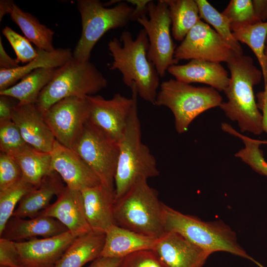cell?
<instances>
[{
  "label": "cell",
  "instance_id": "6da1fadb",
  "mask_svg": "<svg viewBox=\"0 0 267 267\" xmlns=\"http://www.w3.org/2000/svg\"><path fill=\"white\" fill-rule=\"evenodd\" d=\"M226 63L230 76L223 92L227 100L220 107L230 120L237 123L241 132L260 135L264 132L263 118L254 87L261 82L262 72L251 56L244 54H235Z\"/></svg>",
  "mask_w": 267,
  "mask_h": 267
},
{
  "label": "cell",
  "instance_id": "7a4b0ae2",
  "mask_svg": "<svg viewBox=\"0 0 267 267\" xmlns=\"http://www.w3.org/2000/svg\"><path fill=\"white\" fill-rule=\"evenodd\" d=\"M113 58L110 70H118L123 83L131 88L135 85L138 95L154 105L160 85V76L147 57L149 41L144 29L133 38L128 31L122 32L120 41L114 38L108 43Z\"/></svg>",
  "mask_w": 267,
  "mask_h": 267
},
{
  "label": "cell",
  "instance_id": "3957f363",
  "mask_svg": "<svg viewBox=\"0 0 267 267\" xmlns=\"http://www.w3.org/2000/svg\"><path fill=\"white\" fill-rule=\"evenodd\" d=\"M131 89L133 105L125 131L119 142L114 180L115 200L122 197L138 179H147L159 175L155 157L142 141L137 108L138 95L134 84Z\"/></svg>",
  "mask_w": 267,
  "mask_h": 267
},
{
  "label": "cell",
  "instance_id": "277c9868",
  "mask_svg": "<svg viewBox=\"0 0 267 267\" xmlns=\"http://www.w3.org/2000/svg\"><path fill=\"white\" fill-rule=\"evenodd\" d=\"M162 220L165 232L177 233L211 254L226 252L265 267L247 254L237 242L236 233L221 221L206 222L184 214L163 204Z\"/></svg>",
  "mask_w": 267,
  "mask_h": 267
},
{
  "label": "cell",
  "instance_id": "5b68a950",
  "mask_svg": "<svg viewBox=\"0 0 267 267\" xmlns=\"http://www.w3.org/2000/svg\"><path fill=\"white\" fill-rule=\"evenodd\" d=\"M147 180L138 179L122 197L115 200L114 221L119 226L158 238L165 233L162 220L163 203Z\"/></svg>",
  "mask_w": 267,
  "mask_h": 267
},
{
  "label": "cell",
  "instance_id": "8992f818",
  "mask_svg": "<svg viewBox=\"0 0 267 267\" xmlns=\"http://www.w3.org/2000/svg\"><path fill=\"white\" fill-rule=\"evenodd\" d=\"M107 86L106 79L89 60L82 61L72 57L57 69L40 93L36 104L44 114L61 99L93 95Z\"/></svg>",
  "mask_w": 267,
  "mask_h": 267
},
{
  "label": "cell",
  "instance_id": "52a82bcc",
  "mask_svg": "<svg viewBox=\"0 0 267 267\" xmlns=\"http://www.w3.org/2000/svg\"><path fill=\"white\" fill-rule=\"evenodd\" d=\"M222 102L218 90L213 88L195 87L171 79L160 84L154 105L171 111L176 130L181 134L200 114L220 107Z\"/></svg>",
  "mask_w": 267,
  "mask_h": 267
},
{
  "label": "cell",
  "instance_id": "ba28073f",
  "mask_svg": "<svg viewBox=\"0 0 267 267\" xmlns=\"http://www.w3.org/2000/svg\"><path fill=\"white\" fill-rule=\"evenodd\" d=\"M77 4L82 29L73 57L88 61L92 48L103 35L111 29L124 27L133 20L134 7L120 2L107 8L98 0H79Z\"/></svg>",
  "mask_w": 267,
  "mask_h": 267
},
{
  "label": "cell",
  "instance_id": "9c48e42d",
  "mask_svg": "<svg viewBox=\"0 0 267 267\" xmlns=\"http://www.w3.org/2000/svg\"><path fill=\"white\" fill-rule=\"evenodd\" d=\"M72 149L97 176L102 185L115 190L119 143L89 120Z\"/></svg>",
  "mask_w": 267,
  "mask_h": 267
},
{
  "label": "cell",
  "instance_id": "30bf717a",
  "mask_svg": "<svg viewBox=\"0 0 267 267\" xmlns=\"http://www.w3.org/2000/svg\"><path fill=\"white\" fill-rule=\"evenodd\" d=\"M148 18L146 15L136 21L147 35L149 47L147 57L154 65L160 77L163 78L168 68L178 63L174 57L175 45L170 30L171 20L169 9L164 0L147 4Z\"/></svg>",
  "mask_w": 267,
  "mask_h": 267
},
{
  "label": "cell",
  "instance_id": "8fae6325",
  "mask_svg": "<svg viewBox=\"0 0 267 267\" xmlns=\"http://www.w3.org/2000/svg\"><path fill=\"white\" fill-rule=\"evenodd\" d=\"M90 106L86 97L72 96L59 100L44 114L55 140L72 149L89 120Z\"/></svg>",
  "mask_w": 267,
  "mask_h": 267
},
{
  "label": "cell",
  "instance_id": "7c38bea8",
  "mask_svg": "<svg viewBox=\"0 0 267 267\" xmlns=\"http://www.w3.org/2000/svg\"><path fill=\"white\" fill-rule=\"evenodd\" d=\"M235 54L215 30L201 20L176 48L174 57L178 61L200 59L227 63Z\"/></svg>",
  "mask_w": 267,
  "mask_h": 267
},
{
  "label": "cell",
  "instance_id": "4fadbf2b",
  "mask_svg": "<svg viewBox=\"0 0 267 267\" xmlns=\"http://www.w3.org/2000/svg\"><path fill=\"white\" fill-rule=\"evenodd\" d=\"M87 98L90 106L89 120L119 143L132 111V97L128 98L116 93L110 99L93 95Z\"/></svg>",
  "mask_w": 267,
  "mask_h": 267
},
{
  "label": "cell",
  "instance_id": "5bb4252c",
  "mask_svg": "<svg viewBox=\"0 0 267 267\" xmlns=\"http://www.w3.org/2000/svg\"><path fill=\"white\" fill-rule=\"evenodd\" d=\"M76 237L68 230L52 237H34L13 242L19 254L20 266L49 267L54 266Z\"/></svg>",
  "mask_w": 267,
  "mask_h": 267
},
{
  "label": "cell",
  "instance_id": "9a60e30c",
  "mask_svg": "<svg viewBox=\"0 0 267 267\" xmlns=\"http://www.w3.org/2000/svg\"><path fill=\"white\" fill-rule=\"evenodd\" d=\"M50 153L51 171L57 173L68 188L81 191L101 184L97 176L72 149L55 140Z\"/></svg>",
  "mask_w": 267,
  "mask_h": 267
},
{
  "label": "cell",
  "instance_id": "2e32d148",
  "mask_svg": "<svg viewBox=\"0 0 267 267\" xmlns=\"http://www.w3.org/2000/svg\"><path fill=\"white\" fill-rule=\"evenodd\" d=\"M152 250L167 267H202L211 254L181 235L165 232Z\"/></svg>",
  "mask_w": 267,
  "mask_h": 267
},
{
  "label": "cell",
  "instance_id": "e0dca14e",
  "mask_svg": "<svg viewBox=\"0 0 267 267\" xmlns=\"http://www.w3.org/2000/svg\"><path fill=\"white\" fill-rule=\"evenodd\" d=\"M11 120L27 144L42 151H51L56 140L36 103L18 102L13 107Z\"/></svg>",
  "mask_w": 267,
  "mask_h": 267
},
{
  "label": "cell",
  "instance_id": "ac0fdd59",
  "mask_svg": "<svg viewBox=\"0 0 267 267\" xmlns=\"http://www.w3.org/2000/svg\"><path fill=\"white\" fill-rule=\"evenodd\" d=\"M56 197L55 202L39 215L58 220L76 237L92 231L86 217L80 191L65 186Z\"/></svg>",
  "mask_w": 267,
  "mask_h": 267
},
{
  "label": "cell",
  "instance_id": "d6986e66",
  "mask_svg": "<svg viewBox=\"0 0 267 267\" xmlns=\"http://www.w3.org/2000/svg\"><path fill=\"white\" fill-rule=\"evenodd\" d=\"M87 222L92 231L104 233L115 224V190L100 184L80 191Z\"/></svg>",
  "mask_w": 267,
  "mask_h": 267
},
{
  "label": "cell",
  "instance_id": "ffe728a7",
  "mask_svg": "<svg viewBox=\"0 0 267 267\" xmlns=\"http://www.w3.org/2000/svg\"><path fill=\"white\" fill-rule=\"evenodd\" d=\"M167 71L178 81L189 84L202 83L218 91H223L230 80L227 71L220 63L200 59H192L183 65H173Z\"/></svg>",
  "mask_w": 267,
  "mask_h": 267
},
{
  "label": "cell",
  "instance_id": "44dd1931",
  "mask_svg": "<svg viewBox=\"0 0 267 267\" xmlns=\"http://www.w3.org/2000/svg\"><path fill=\"white\" fill-rule=\"evenodd\" d=\"M68 231L58 220L39 215L29 220L12 216L6 223L0 237L12 241H20L40 236H54Z\"/></svg>",
  "mask_w": 267,
  "mask_h": 267
},
{
  "label": "cell",
  "instance_id": "7402d4cb",
  "mask_svg": "<svg viewBox=\"0 0 267 267\" xmlns=\"http://www.w3.org/2000/svg\"><path fill=\"white\" fill-rule=\"evenodd\" d=\"M65 186L57 173L50 172L43 178L39 186L22 197L12 216L22 219L38 216L50 205L52 197L58 195Z\"/></svg>",
  "mask_w": 267,
  "mask_h": 267
},
{
  "label": "cell",
  "instance_id": "603a6c76",
  "mask_svg": "<svg viewBox=\"0 0 267 267\" xmlns=\"http://www.w3.org/2000/svg\"><path fill=\"white\" fill-rule=\"evenodd\" d=\"M157 239L114 224L105 232L101 256L123 258L136 252L152 250Z\"/></svg>",
  "mask_w": 267,
  "mask_h": 267
},
{
  "label": "cell",
  "instance_id": "cb8c5ba5",
  "mask_svg": "<svg viewBox=\"0 0 267 267\" xmlns=\"http://www.w3.org/2000/svg\"><path fill=\"white\" fill-rule=\"evenodd\" d=\"M37 51L36 57L25 65L11 69H0V91L12 87L17 81L37 69L58 68L73 57L70 48H55L51 51L37 48Z\"/></svg>",
  "mask_w": 267,
  "mask_h": 267
},
{
  "label": "cell",
  "instance_id": "d4e9b609",
  "mask_svg": "<svg viewBox=\"0 0 267 267\" xmlns=\"http://www.w3.org/2000/svg\"><path fill=\"white\" fill-rule=\"evenodd\" d=\"M105 233L91 231L77 236L54 267H83L101 256Z\"/></svg>",
  "mask_w": 267,
  "mask_h": 267
},
{
  "label": "cell",
  "instance_id": "484cf974",
  "mask_svg": "<svg viewBox=\"0 0 267 267\" xmlns=\"http://www.w3.org/2000/svg\"><path fill=\"white\" fill-rule=\"evenodd\" d=\"M58 68L37 69L17 84L0 91V95L11 97L21 104L36 103L40 93L51 81Z\"/></svg>",
  "mask_w": 267,
  "mask_h": 267
},
{
  "label": "cell",
  "instance_id": "4316f807",
  "mask_svg": "<svg viewBox=\"0 0 267 267\" xmlns=\"http://www.w3.org/2000/svg\"><path fill=\"white\" fill-rule=\"evenodd\" d=\"M12 157L18 164L23 178L35 187L39 186L43 178L51 172L50 152L40 151L27 144Z\"/></svg>",
  "mask_w": 267,
  "mask_h": 267
},
{
  "label": "cell",
  "instance_id": "83f0119b",
  "mask_svg": "<svg viewBox=\"0 0 267 267\" xmlns=\"http://www.w3.org/2000/svg\"><path fill=\"white\" fill-rule=\"evenodd\" d=\"M11 19L20 28L25 37L38 48L51 51L54 50L52 44L54 32L41 23L31 14L22 10L13 3L9 13Z\"/></svg>",
  "mask_w": 267,
  "mask_h": 267
},
{
  "label": "cell",
  "instance_id": "f1b7e54d",
  "mask_svg": "<svg viewBox=\"0 0 267 267\" xmlns=\"http://www.w3.org/2000/svg\"><path fill=\"white\" fill-rule=\"evenodd\" d=\"M230 28L234 38L238 42L247 44L256 56L263 73L265 89L267 90L265 56L267 21L251 24H230Z\"/></svg>",
  "mask_w": 267,
  "mask_h": 267
},
{
  "label": "cell",
  "instance_id": "f546056e",
  "mask_svg": "<svg viewBox=\"0 0 267 267\" xmlns=\"http://www.w3.org/2000/svg\"><path fill=\"white\" fill-rule=\"evenodd\" d=\"M169 9L174 38L182 41L201 18L195 0H164Z\"/></svg>",
  "mask_w": 267,
  "mask_h": 267
},
{
  "label": "cell",
  "instance_id": "4dcf8cb0",
  "mask_svg": "<svg viewBox=\"0 0 267 267\" xmlns=\"http://www.w3.org/2000/svg\"><path fill=\"white\" fill-rule=\"evenodd\" d=\"M198 7L199 15L223 39L230 48L238 54H243L239 42L233 37L230 28L231 22L222 13L219 12L206 0H195Z\"/></svg>",
  "mask_w": 267,
  "mask_h": 267
},
{
  "label": "cell",
  "instance_id": "1f68e13d",
  "mask_svg": "<svg viewBox=\"0 0 267 267\" xmlns=\"http://www.w3.org/2000/svg\"><path fill=\"white\" fill-rule=\"evenodd\" d=\"M35 187L22 178L11 186L0 190V234L12 216L17 204Z\"/></svg>",
  "mask_w": 267,
  "mask_h": 267
},
{
  "label": "cell",
  "instance_id": "d6a6232c",
  "mask_svg": "<svg viewBox=\"0 0 267 267\" xmlns=\"http://www.w3.org/2000/svg\"><path fill=\"white\" fill-rule=\"evenodd\" d=\"M237 137L241 138L244 147L236 153L235 156L249 165L257 173L267 176V162L264 157L263 151L260 146L263 141L250 138L238 134Z\"/></svg>",
  "mask_w": 267,
  "mask_h": 267
},
{
  "label": "cell",
  "instance_id": "836d02e7",
  "mask_svg": "<svg viewBox=\"0 0 267 267\" xmlns=\"http://www.w3.org/2000/svg\"><path fill=\"white\" fill-rule=\"evenodd\" d=\"M27 144L19 129L11 119L0 121V152L12 156Z\"/></svg>",
  "mask_w": 267,
  "mask_h": 267
},
{
  "label": "cell",
  "instance_id": "e575fe53",
  "mask_svg": "<svg viewBox=\"0 0 267 267\" xmlns=\"http://www.w3.org/2000/svg\"><path fill=\"white\" fill-rule=\"evenodd\" d=\"M222 13L231 24H251L260 22L256 17L252 0H231Z\"/></svg>",
  "mask_w": 267,
  "mask_h": 267
},
{
  "label": "cell",
  "instance_id": "d590c367",
  "mask_svg": "<svg viewBox=\"0 0 267 267\" xmlns=\"http://www.w3.org/2000/svg\"><path fill=\"white\" fill-rule=\"evenodd\" d=\"M2 34L13 48L19 62L27 63L37 55V49L34 48L30 42L10 27L6 26L2 30Z\"/></svg>",
  "mask_w": 267,
  "mask_h": 267
},
{
  "label": "cell",
  "instance_id": "8d00e7d4",
  "mask_svg": "<svg viewBox=\"0 0 267 267\" xmlns=\"http://www.w3.org/2000/svg\"><path fill=\"white\" fill-rule=\"evenodd\" d=\"M23 178L21 170L15 159L4 153H0V190L16 183Z\"/></svg>",
  "mask_w": 267,
  "mask_h": 267
},
{
  "label": "cell",
  "instance_id": "74e56055",
  "mask_svg": "<svg viewBox=\"0 0 267 267\" xmlns=\"http://www.w3.org/2000/svg\"><path fill=\"white\" fill-rule=\"evenodd\" d=\"M119 267H167L152 250H143L123 258Z\"/></svg>",
  "mask_w": 267,
  "mask_h": 267
},
{
  "label": "cell",
  "instance_id": "f35d334b",
  "mask_svg": "<svg viewBox=\"0 0 267 267\" xmlns=\"http://www.w3.org/2000/svg\"><path fill=\"white\" fill-rule=\"evenodd\" d=\"M20 266L19 256L13 241L0 237V266Z\"/></svg>",
  "mask_w": 267,
  "mask_h": 267
},
{
  "label": "cell",
  "instance_id": "ab89813d",
  "mask_svg": "<svg viewBox=\"0 0 267 267\" xmlns=\"http://www.w3.org/2000/svg\"><path fill=\"white\" fill-rule=\"evenodd\" d=\"M11 97L0 95V121L11 120L12 110L16 104H14Z\"/></svg>",
  "mask_w": 267,
  "mask_h": 267
},
{
  "label": "cell",
  "instance_id": "60d3db41",
  "mask_svg": "<svg viewBox=\"0 0 267 267\" xmlns=\"http://www.w3.org/2000/svg\"><path fill=\"white\" fill-rule=\"evenodd\" d=\"M16 59L10 57L5 51L0 37V67L2 69H11L20 65Z\"/></svg>",
  "mask_w": 267,
  "mask_h": 267
},
{
  "label": "cell",
  "instance_id": "b9f144b4",
  "mask_svg": "<svg viewBox=\"0 0 267 267\" xmlns=\"http://www.w3.org/2000/svg\"><path fill=\"white\" fill-rule=\"evenodd\" d=\"M122 259L100 256L93 261L89 267H119Z\"/></svg>",
  "mask_w": 267,
  "mask_h": 267
},
{
  "label": "cell",
  "instance_id": "7bdbcfd3",
  "mask_svg": "<svg viewBox=\"0 0 267 267\" xmlns=\"http://www.w3.org/2000/svg\"><path fill=\"white\" fill-rule=\"evenodd\" d=\"M255 15L261 22L267 20V0H252Z\"/></svg>",
  "mask_w": 267,
  "mask_h": 267
},
{
  "label": "cell",
  "instance_id": "ee69618b",
  "mask_svg": "<svg viewBox=\"0 0 267 267\" xmlns=\"http://www.w3.org/2000/svg\"><path fill=\"white\" fill-rule=\"evenodd\" d=\"M129 2L133 5H135L134 7V11L133 16V20H136L140 16L146 15L147 13V4L150 0H128Z\"/></svg>",
  "mask_w": 267,
  "mask_h": 267
},
{
  "label": "cell",
  "instance_id": "f6af8a7d",
  "mask_svg": "<svg viewBox=\"0 0 267 267\" xmlns=\"http://www.w3.org/2000/svg\"><path fill=\"white\" fill-rule=\"evenodd\" d=\"M14 2L10 0H1L0 1V21L3 16L9 14Z\"/></svg>",
  "mask_w": 267,
  "mask_h": 267
},
{
  "label": "cell",
  "instance_id": "bcb514c9",
  "mask_svg": "<svg viewBox=\"0 0 267 267\" xmlns=\"http://www.w3.org/2000/svg\"><path fill=\"white\" fill-rule=\"evenodd\" d=\"M265 56L266 71V75H267V37L266 44H265Z\"/></svg>",
  "mask_w": 267,
  "mask_h": 267
},
{
  "label": "cell",
  "instance_id": "7dc6e473",
  "mask_svg": "<svg viewBox=\"0 0 267 267\" xmlns=\"http://www.w3.org/2000/svg\"><path fill=\"white\" fill-rule=\"evenodd\" d=\"M54 266H53V267H54ZM0 267H5L0 266ZM15 267H25V266H18Z\"/></svg>",
  "mask_w": 267,
  "mask_h": 267
},
{
  "label": "cell",
  "instance_id": "c3c4849f",
  "mask_svg": "<svg viewBox=\"0 0 267 267\" xmlns=\"http://www.w3.org/2000/svg\"><path fill=\"white\" fill-rule=\"evenodd\" d=\"M265 132H266L267 133V129L265 130ZM263 143H266V144H267V141H263Z\"/></svg>",
  "mask_w": 267,
  "mask_h": 267
}]
</instances>
